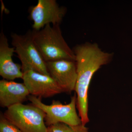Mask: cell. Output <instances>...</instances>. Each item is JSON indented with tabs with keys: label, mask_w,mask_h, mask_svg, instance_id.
<instances>
[{
	"label": "cell",
	"mask_w": 132,
	"mask_h": 132,
	"mask_svg": "<svg viewBox=\"0 0 132 132\" xmlns=\"http://www.w3.org/2000/svg\"><path fill=\"white\" fill-rule=\"evenodd\" d=\"M77 68L75 91L77 107L82 125L89 121L88 116V90L94 74L102 66L109 63L113 54L104 52L96 43H86L74 48Z\"/></svg>",
	"instance_id": "6da1fadb"
},
{
	"label": "cell",
	"mask_w": 132,
	"mask_h": 132,
	"mask_svg": "<svg viewBox=\"0 0 132 132\" xmlns=\"http://www.w3.org/2000/svg\"><path fill=\"white\" fill-rule=\"evenodd\" d=\"M33 39L46 62L66 60L75 61V55L64 39L60 25H46L32 31Z\"/></svg>",
	"instance_id": "7a4b0ae2"
},
{
	"label": "cell",
	"mask_w": 132,
	"mask_h": 132,
	"mask_svg": "<svg viewBox=\"0 0 132 132\" xmlns=\"http://www.w3.org/2000/svg\"><path fill=\"white\" fill-rule=\"evenodd\" d=\"M3 115L21 132H47L46 113L33 104H16L7 108Z\"/></svg>",
	"instance_id": "3957f363"
},
{
	"label": "cell",
	"mask_w": 132,
	"mask_h": 132,
	"mask_svg": "<svg viewBox=\"0 0 132 132\" xmlns=\"http://www.w3.org/2000/svg\"><path fill=\"white\" fill-rule=\"evenodd\" d=\"M28 99L32 104L45 112V123L47 127L59 123L72 126L82 124L81 118L76 110V94L72 97L70 103L66 105L55 100L53 101L50 105H46L42 102L41 98L32 95H29Z\"/></svg>",
	"instance_id": "277c9868"
},
{
	"label": "cell",
	"mask_w": 132,
	"mask_h": 132,
	"mask_svg": "<svg viewBox=\"0 0 132 132\" xmlns=\"http://www.w3.org/2000/svg\"><path fill=\"white\" fill-rule=\"evenodd\" d=\"M12 44L22 63V71L32 69L39 73L50 75L46 62L36 46L32 31L25 35L13 34Z\"/></svg>",
	"instance_id": "5b68a950"
},
{
	"label": "cell",
	"mask_w": 132,
	"mask_h": 132,
	"mask_svg": "<svg viewBox=\"0 0 132 132\" xmlns=\"http://www.w3.org/2000/svg\"><path fill=\"white\" fill-rule=\"evenodd\" d=\"M66 12L65 8L60 7L55 0H38L37 5L30 9L34 30L39 31L48 24L60 25Z\"/></svg>",
	"instance_id": "8992f818"
},
{
	"label": "cell",
	"mask_w": 132,
	"mask_h": 132,
	"mask_svg": "<svg viewBox=\"0 0 132 132\" xmlns=\"http://www.w3.org/2000/svg\"><path fill=\"white\" fill-rule=\"evenodd\" d=\"M22 80L31 95L39 98H48L63 93L59 85L50 75L32 70L24 71Z\"/></svg>",
	"instance_id": "52a82bcc"
},
{
	"label": "cell",
	"mask_w": 132,
	"mask_h": 132,
	"mask_svg": "<svg viewBox=\"0 0 132 132\" xmlns=\"http://www.w3.org/2000/svg\"><path fill=\"white\" fill-rule=\"evenodd\" d=\"M46 64L50 75L63 92L71 93L75 90L78 77L75 61L60 60L47 62Z\"/></svg>",
	"instance_id": "ba28073f"
},
{
	"label": "cell",
	"mask_w": 132,
	"mask_h": 132,
	"mask_svg": "<svg viewBox=\"0 0 132 132\" xmlns=\"http://www.w3.org/2000/svg\"><path fill=\"white\" fill-rule=\"evenodd\" d=\"M14 47H10L6 36L2 30L0 34V75L3 79L12 80L23 77L22 66L14 62Z\"/></svg>",
	"instance_id": "9c48e42d"
},
{
	"label": "cell",
	"mask_w": 132,
	"mask_h": 132,
	"mask_svg": "<svg viewBox=\"0 0 132 132\" xmlns=\"http://www.w3.org/2000/svg\"><path fill=\"white\" fill-rule=\"evenodd\" d=\"M29 94L24 83L5 79L0 81V106L3 108L22 104Z\"/></svg>",
	"instance_id": "30bf717a"
},
{
	"label": "cell",
	"mask_w": 132,
	"mask_h": 132,
	"mask_svg": "<svg viewBox=\"0 0 132 132\" xmlns=\"http://www.w3.org/2000/svg\"><path fill=\"white\" fill-rule=\"evenodd\" d=\"M47 132H88V129L82 124L77 126H70L59 123L47 127Z\"/></svg>",
	"instance_id": "8fae6325"
},
{
	"label": "cell",
	"mask_w": 132,
	"mask_h": 132,
	"mask_svg": "<svg viewBox=\"0 0 132 132\" xmlns=\"http://www.w3.org/2000/svg\"><path fill=\"white\" fill-rule=\"evenodd\" d=\"M0 132H21L15 125L8 120L2 113L0 115Z\"/></svg>",
	"instance_id": "7c38bea8"
}]
</instances>
